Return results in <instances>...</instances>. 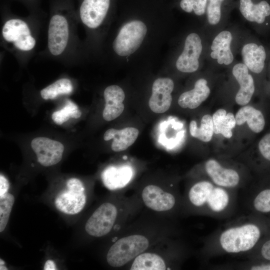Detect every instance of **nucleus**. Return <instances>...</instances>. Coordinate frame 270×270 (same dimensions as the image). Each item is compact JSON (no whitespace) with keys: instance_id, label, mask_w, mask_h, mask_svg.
<instances>
[{"instance_id":"24","label":"nucleus","mask_w":270,"mask_h":270,"mask_svg":"<svg viewBox=\"0 0 270 270\" xmlns=\"http://www.w3.org/2000/svg\"><path fill=\"white\" fill-rule=\"evenodd\" d=\"M236 124L238 126L247 122L250 128L258 133L264 128L265 120L262 112L250 106H244L238 110L235 116Z\"/></svg>"},{"instance_id":"6","label":"nucleus","mask_w":270,"mask_h":270,"mask_svg":"<svg viewBox=\"0 0 270 270\" xmlns=\"http://www.w3.org/2000/svg\"><path fill=\"white\" fill-rule=\"evenodd\" d=\"M121 210L111 202L100 204L87 220L85 230L90 236L101 237L108 234L118 218Z\"/></svg>"},{"instance_id":"10","label":"nucleus","mask_w":270,"mask_h":270,"mask_svg":"<svg viewBox=\"0 0 270 270\" xmlns=\"http://www.w3.org/2000/svg\"><path fill=\"white\" fill-rule=\"evenodd\" d=\"M174 88V82L171 78L158 76L154 78L151 86V94L148 100L150 109L156 114L166 112L172 104V94Z\"/></svg>"},{"instance_id":"28","label":"nucleus","mask_w":270,"mask_h":270,"mask_svg":"<svg viewBox=\"0 0 270 270\" xmlns=\"http://www.w3.org/2000/svg\"><path fill=\"white\" fill-rule=\"evenodd\" d=\"M72 90V84L69 79L60 78L43 88L40 96L44 100H52L60 95L69 94Z\"/></svg>"},{"instance_id":"5","label":"nucleus","mask_w":270,"mask_h":270,"mask_svg":"<svg viewBox=\"0 0 270 270\" xmlns=\"http://www.w3.org/2000/svg\"><path fill=\"white\" fill-rule=\"evenodd\" d=\"M151 238L147 235L135 233L122 236L116 240L109 248L106 260L114 268H120L132 261L146 251L150 246Z\"/></svg>"},{"instance_id":"36","label":"nucleus","mask_w":270,"mask_h":270,"mask_svg":"<svg viewBox=\"0 0 270 270\" xmlns=\"http://www.w3.org/2000/svg\"><path fill=\"white\" fill-rule=\"evenodd\" d=\"M44 270H56V264L52 260H48L46 261L44 268Z\"/></svg>"},{"instance_id":"4","label":"nucleus","mask_w":270,"mask_h":270,"mask_svg":"<svg viewBox=\"0 0 270 270\" xmlns=\"http://www.w3.org/2000/svg\"><path fill=\"white\" fill-rule=\"evenodd\" d=\"M260 236V228L248 220L224 228L218 234L216 241L220 250L236 254L250 250Z\"/></svg>"},{"instance_id":"27","label":"nucleus","mask_w":270,"mask_h":270,"mask_svg":"<svg viewBox=\"0 0 270 270\" xmlns=\"http://www.w3.org/2000/svg\"><path fill=\"white\" fill-rule=\"evenodd\" d=\"M226 0H208L206 18V25L212 28L218 27L222 22L224 4Z\"/></svg>"},{"instance_id":"1","label":"nucleus","mask_w":270,"mask_h":270,"mask_svg":"<svg viewBox=\"0 0 270 270\" xmlns=\"http://www.w3.org/2000/svg\"><path fill=\"white\" fill-rule=\"evenodd\" d=\"M114 22L108 46L113 63L146 70L158 62L172 37L175 22L167 12L147 10L122 12Z\"/></svg>"},{"instance_id":"18","label":"nucleus","mask_w":270,"mask_h":270,"mask_svg":"<svg viewBox=\"0 0 270 270\" xmlns=\"http://www.w3.org/2000/svg\"><path fill=\"white\" fill-rule=\"evenodd\" d=\"M242 62L251 72L259 74L264 70L266 54L264 46L254 42H244L240 48Z\"/></svg>"},{"instance_id":"19","label":"nucleus","mask_w":270,"mask_h":270,"mask_svg":"<svg viewBox=\"0 0 270 270\" xmlns=\"http://www.w3.org/2000/svg\"><path fill=\"white\" fill-rule=\"evenodd\" d=\"M210 94L207 80L200 78L195 82L192 88L180 94L178 102L182 108H196L208 98Z\"/></svg>"},{"instance_id":"38","label":"nucleus","mask_w":270,"mask_h":270,"mask_svg":"<svg viewBox=\"0 0 270 270\" xmlns=\"http://www.w3.org/2000/svg\"><path fill=\"white\" fill-rule=\"evenodd\" d=\"M0 270H7L8 268L4 264L0 265Z\"/></svg>"},{"instance_id":"31","label":"nucleus","mask_w":270,"mask_h":270,"mask_svg":"<svg viewBox=\"0 0 270 270\" xmlns=\"http://www.w3.org/2000/svg\"><path fill=\"white\" fill-rule=\"evenodd\" d=\"M208 0H180L179 6L188 14L200 17L206 15Z\"/></svg>"},{"instance_id":"14","label":"nucleus","mask_w":270,"mask_h":270,"mask_svg":"<svg viewBox=\"0 0 270 270\" xmlns=\"http://www.w3.org/2000/svg\"><path fill=\"white\" fill-rule=\"evenodd\" d=\"M68 36V25L66 18L60 14L52 16L48 29V48L52 54L58 56L64 51Z\"/></svg>"},{"instance_id":"13","label":"nucleus","mask_w":270,"mask_h":270,"mask_svg":"<svg viewBox=\"0 0 270 270\" xmlns=\"http://www.w3.org/2000/svg\"><path fill=\"white\" fill-rule=\"evenodd\" d=\"M30 144L38 162L44 166L54 165L62 158L64 146L60 142L48 138L38 137L32 140Z\"/></svg>"},{"instance_id":"9","label":"nucleus","mask_w":270,"mask_h":270,"mask_svg":"<svg viewBox=\"0 0 270 270\" xmlns=\"http://www.w3.org/2000/svg\"><path fill=\"white\" fill-rule=\"evenodd\" d=\"M110 0H84L80 10L82 23L90 30L98 31L106 22Z\"/></svg>"},{"instance_id":"3","label":"nucleus","mask_w":270,"mask_h":270,"mask_svg":"<svg viewBox=\"0 0 270 270\" xmlns=\"http://www.w3.org/2000/svg\"><path fill=\"white\" fill-rule=\"evenodd\" d=\"M188 206L196 212L212 216H224L232 210V191L203 180L193 184L186 192Z\"/></svg>"},{"instance_id":"35","label":"nucleus","mask_w":270,"mask_h":270,"mask_svg":"<svg viewBox=\"0 0 270 270\" xmlns=\"http://www.w3.org/2000/svg\"><path fill=\"white\" fill-rule=\"evenodd\" d=\"M261 254L264 258L270 260V240L263 244L261 248Z\"/></svg>"},{"instance_id":"23","label":"nucleus","mask_w":270,"mask_h":270,"mask_svg":"<svg viewBox=\"0 0 270 270\" xmlns=\"http://www.w3.org/2000/svg\"><path fill=\"white\" fill-rule=\"evenodd\" d=\"M170 268L164 258L154 252H144L136 256L130 266L131 270H164Z\"/></svg>"},{"instance_id":"30","label":"nucleus","mask_w":270,"mask_h":270,"mask_svg":"<svg viewBox=\"0 0 270 270\" xmlns=\"http://www.w3.org/2000/svg\"><path fill=\"white\" fill-rule=\"evenodd\" d=\"M14 202V196L10 194L0 196V232H2L7 225Z\"/></svg>"},{"instance_id":"17","label":"nucleus","mask_w":270,"mask_h":270,"mask_svg":"<svg viewBox=\"0 0 270 270\" xmlns=\"http://www.w3.org/2000/svg\"><path fill=\"white\" fill-rule=\"evenodd\" d=\"M126 96L125 91L118 85L112 84L106 88L104 91L105 106L102 112L104 120H112L122 113Z\"/></svg>"},{"instance_id":"12","label":"nucleus","mask_w":270,"mask_h":270,"mask_svg":"<svg viewBox=\"0 0 270 270\" xmlns=\"http://www.w3.org/2000/svg\"><path fill=\"white\" fill-rule=\"evenodd\" d=\"M2 34L4 39L14 44L18 49L28 51L32 49L36 40L31 35L27 24L20 19H11L4 25Z\"/></svg>"},{"instance_id":"32","label":"nucleus","mask_w":270,"mask_h":270,"mask_svg":"<svg viewBox=\"0 0 270 270\" xmlns=\"http://www.w3.org/2000/svg\"><path fill=\"white\" fill-rule=\"evenodd\" d=\"M252 204L254 208L258 212H270V189L260 192L254 199Z\"/></svg>"},{"instance_id":"8","label":"nucleus","mask_w":270,"mask_h":270,"mask_svg":"<svg viewBox=\"0 0 270 270\" xmlns=\"http://www.w3.org/2000/svg\"><path fill=\"white\" fill-rule=\"evenodd\" d=\"M140 198L147 208L160 213L172 212L178 202V196L174 191L154 184L145 186L140 192Z\"/></svg>"},{"instance_id":"29","label":"nucleus","mask_w":270,"mask_h":270,"mask_svg":"<svg viewBox=\"0 0 270 270\" xmlns=\"http://www.w3.org/2000/svg\"><path fill=\"white\" fill-rule=\"evenodd\" d=\"M81 115L82 112L78 106L68 100L62 108L52 113V118L56 124L61 125L70 118H78Z\"/></svg>"},{"instance_id":"34","label":"nucleus","mask_w":270,"mask_h":270,"mask_svg":"<svg viewBox=\"0 0 270 270\" xmlns=\"http://www.w3.org/2000/svg\"><path fill=\"white\" fill-rule=\"evenodd\" d=\"M10 184L8 180L2 174L0 176V196L8 193Z\"/></svg>"},{"instance_id":"21","label":"nucleus","mask_w":270,"mask_h":270,"mask_svg":"<svg viewBox=\"0 0 270 270\" xmlns=\"http://www.w3.org/2000/svg\"><path fill=\"white\" fill-rule=\"evenodd\" d=\"M132 174V170L129 166H110L103 171L102 178L108 188L114 190L125 186L131 180Z\"/></svg>"},{"instance_id":"39","label":"nucleus","mask_w":270,"mask_h":270,"mask_svg":"<svg viewBox=\"0 0 270 270\" xmlns=\"http://www.w3.org/2000/svg\"><path fill=\"white\" fill-rule=\"evenodd\" d=\"M2 264H5V262L2 260L0 259V265H2Z\"/></svg>"},{"instance_id":"26","label":"nucleus","mask_w":270,"mask_h":270,"mask_svg":"<svg viewBox=\"0 0 270 270\" xmlns=\"http://www.w3.org/2000/svg\"><path fill=\"white\" fill-rule=\"evenodd\" d=\"M190 132L194 138L202 142H210L214 133L212 117L210 114L204 116L202 118L200 128L197 126L195 120H192L190 124Z\"/></svg>"},{"instance_id":"20","label":"nucleus","mask_w":270,"mask_h":270,"mask_svg":"<svg viewBox=\"0 0 270 270\" xmlns=\"http://www.w3.org/2000/svg\"><path fill=\"white\" fill-rule=\"evenodd\" d=\"M239 10L248 22L260 24L270 16V4L266 0L254 2L252 0H240Z\"/></svg>"},{"instance_id":"33","label":"nucleus","mask_w":270,"mask_h":270,"mask_svg":"<svg viewBox=\"0 0 270 270\" xmlns=\"http://www.w3.org/2000/svg\"><path fill=\"white\" fill-rule=\"evenodd\" d=\"M258 149L262 156L270 161V133L260 140L258 143Z\"/></svg>"},{"instance_id":"7","label":"nucleus","mask_w":270,"mask_h":270,"mask_svg":"<svg viewBox=\"0 0 270 270\" xmlns=\"http://www.w3.org/2000/svg\"><path fill=\"white\" fill-rule=\"evenodd\" d=\"M67 190L56 198L54 205L58 210L68 214L82 210L86 204V195L82 182L78 178H70L66 182Z\"/></svg>"},{"instance_id":"16","label":"nucleus","mask_w":270,"mask_h":270,"mask_svg":"<svg viewBox=\"0 0 270 270\" xmlns=\"http://www.w3.org/2000/svg\"><path fill=\"white\" fill-rule=\"evenodd\" d=\"M232 72L240 86L235 96L236 102L245 106L250 102L255 90L253 77L248 68L240 62L234 64Z\"/></svg>"},{"instance_id":"15","label":"nucleus","mask_w":270,"mask_h":270,"mask_svg":"<svg viewBox=\"0 0 270 270\" xmlns=\"http://www.w3.org/2000/svg\"><path fill=\"white\" fill-rule=\"evenodd\" d=\"M206 172L215 184L227 188L237 187L240 182V176L234 170L226 168L214 159H210L205 163Z\"/></svg>"},{"instance_id":"37","label":"nucleus","mask_w":270,"mask_h":270,"mask_svg":"<svg viewBox=\"0 0 270 270\" xmlns=\"http://www.w3.org/2000/svg\"><path fill=\"white\" fill-rule=\"evenodd\" d=\"M250 270H270V265L269 264H262L252 266L250 268Z\"/></svg>"},{"instance_id":"11","label":"nucleus","mask_w":270,"mask_h":270,"mask_svg":"<svg viewBox=\"0 0 270 270\" xmlns=\"http://www.w3.org/2000/svg\"><path fill=\"white\" fill-rule=\"evenodd\" d=\"M234 38L233 33L228 30H222L214 36L208 50V55L212 62L224 66L234 63Z\"/></svg>"},{"instance_id":"22","label":"nucleus","mask_w":270,"mask_h":270,"mask_svg":"<svg viewBox=\"0 0 270 270\" xmlns=\"http://www.w3.org/2000/svg\"><path fill=\"white\" fill-rule=\"evenodd\" d=\"M138 133V130L133 127H127L122 130L112 128L104 132V139L106 141L113 139L111 148L113 151L119 152L132 146L136 140Z\"/></svg>"},{"instance_id":"2","label":"nucleus","mask_w":270,"mask_h":270,"mask_svg":"<svg viewBox=\"0 0 270 270\" xmlns=\"http://www.w3.org/2000/svg\"><path fill=\"white\" fill-rule=\"evenodd\" d=\"M168 42L170 46L162 62L163 70L190 74L200 69L206 54L204 36L200 29L189 27Z\"/></svg>"},{"instance_id":"25","label":"nucleus","mask_w":270,"mask_h":270,"mask_svg":"<svg viewBox=\"0 0 270 270\" xmlns=\"http://www.w3.org/2000/svg\"><path fill=\"white\" fill-rule=\"evenodd\" d=\"M214 133L221 134L229 138L232 136V130L236 126L235 116L232 112L226 113L224 109L217 110L212 115Z\"/></svg>"}]
</instances>
